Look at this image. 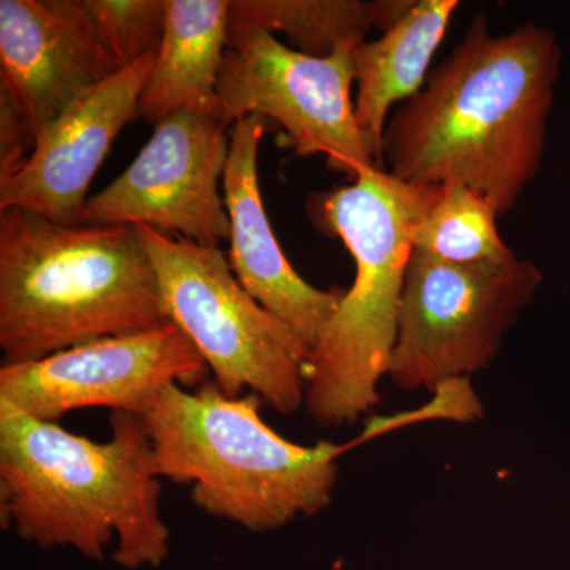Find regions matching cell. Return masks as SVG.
<instances>
[{"label": "cell", "instance_id": "cell-1", "mask_svg": "<svg viewBox=\"0 0 570 570\" xmlns=\"http://www.w3.org/2000/svg\"><path fill=\"white\" fill-rule=\"evenodd\" d=\"M561 62L550 29L527 22L493 36L478 14L425 88L390 118L389 174L415 186L469 187L498 216L509 213L542 165Z\"/></svg>", "mask_w": 570, "mask_h": 570}, {"label": "cell", "instance_id": "cell-2", "mask_svg": "<svg viewBox=\"0 0 570 570\" xmlns=\"http://www.w3.org/2000/svg\"><path fill=\"white\" fill-rule=\"evenodd\" d=\"M112 436L94 442L0 403V520L41 550L71 549L127 570L170 554L160 482L141 415L112 412Z\"/></svg>", "mask_w": 570, "mask_h": 570}, {"label": "cell", "instance_id": "cell-3", "mask_svg": "<svg viewBox=\"0 0 570 570\" xmlns=\"http://www.w3.org/2000/svg\"><path fill=\"white\" fill-rule=\"evenodd\" d=\"M171 324L137 225H61L0 212L2 365Z\"/></svg>", "mask_w": 570, "mask_h": 570}, {"label": "cell", "instance_id": "cell-4", "mask_svg": "<svg viewBox=\"0 0 570 570\" xmlns=\"http://www.w3.org/2000/svg\"><path fill=\"white\" fill-rule=\"evenodd\" d=\"M262 403L254 393L227 396L214 381L193 390L170 384L141 415L159 478L189 483L198 509L250 532L328 508L341 455L384 434L373 423L352 444H295L265 422Z\"/></svg>", "mask_w": 570, "mask_h": 570}, {"label": "cell", "instance_id": "cell-5", "mask_svg": "<svg viewBox=\"0 0 570 570\" xmlns=\"http://www.w3.org/2000/svg\"><path fill=\"white\" fill-rule=\"evenodd\" d=\"M441 187L400 181L371 168L347 186L313 195L309 214L326 235L343 239L355 279L326 322L306 366L307 414L321 428L354 423L379 404L387 376L412 238Z\"/></svg>", "mask_w": 570, "mask_h": 570}, {"label": "cell", "instance_id": "cell-6", "mask_svg": "<svg viewBox=\"0 0 570 570\" xmlns=\"http://www.w3.org/2000/svg\"><path fill=\"white\" fill-rule=\"evenodd\" d=\"M171 322L204 356L227 396L243 389L281 415L305 404L311 348L236 279L219 247L137 225Z\"/></svg>", "mask_w": 570, "mask_h": 570}, {"label": "cell", "instance_id": "cell-7", "mask_svg": "<svg viewBox=\"0 0 570 570\" xmlns=\"http://www.w3.org/2000/svg\"><path fill=\"white\" fill-rule=\"evenodd\" d=\"M542 273L519 257L460 265L412 249L387 376L401 390H428L487 370L530 305Z\"/></svg>", "mask_w": 570, "mask_h": 570}, {"label": "cell", "instance_id": "cell-8", "mask_svg": "<svg viewBox=\"0 0 570 570\" xmlns=\"http://www.w3.org/2000/svg\"><path fill=\"white\" fill-rule=\"evenodd\" d=\"M352 51L311 58L266 29L230 21L217 85L220 121L234 126L250 115L272 119L296 156H326L332 170L351 179L379 168L355 119Z\"/></svg>", "mask_w": 570, "mask_h": 570}, {"label": "cell", "instance_id": "cell-9", "mask_svg": "<svg viewBox=\"0 0 570 570\" xmlns=\"http://www.w3.org/2000/svg\"><path fill=\"white\" fill-rule=\"evenodd\" d=\"M209 366L171 324L102 337L37 362L0 367V403L56 422L77 409L108 407L142 415L167 385L197 389Z\"/></svg>", "mask_w": 570, "mask_h": 570}, {"label": "cell", "instance_id": "cell-10", "mask_svg": "<svg viewBox=\"0 0 570 570\" xmlns=\"http://www.w3.org/2000/svg\"><path fill=\"white\" fill-rule=\"evenodd\" d=\"M225 124L198 112H176L154 126L134 163L89 197L80 225H148L206 247L230 239L219 193L230 153Z\"/></svg>", "mask_w": 570, "mask_h": 570}, {"label": "cell", "instance_id": "cell-11", "mask_svg": "<svg viewBox=\"0 0 570 570\" xmlns=\"http://www.w3.org/2000/svg\"><path fill=\"white\" fill-rule=\"evenodd\" d=\"M121 70L82 0H0V94L36 140Z\"/></svg>", "mask_w": 570, "mask_h": 570}, {"label": "cell", "instance_id": "cell-12", "mask_svg": "<svg viewBox=\"0 0 570 570\" xmlns=\"http://www.w3.org/2000/svg\"><path fill=\"white\" fill-rule=\"evenodd\" d=\"M156 58L153 52L126 67L45 127L20 170L0 183V212L22 208L56 224L80 225L94 176L116 137L138 118Z\"/></svg>", "mask_w": 570, "mask_h": 570}, {"label": "cell", "instance_id": "cell-13", "mask_svg": "<svg viewBox=\"0 0 570 570\" xmlns=\"http://www.w3.org/2000/svg\"><path fill=\"white\" fill-rule=\"evenodd\" d=\"M265 119L246 116L232 127L223 189L230 219L228 264L247 294L302 337L313 351L343 298L306 283L285 257L269 224L258 184V149Z\"/></svg>", "mask_w": 570, "mask_h": 570}, {"label": "cell", "instance_id": "cell-14", "mask_svg": "<svg viewBox=\"0 0 570 570\" xmlns=\"http://www.w3.org/2000/svg\"><path fill=\"white\" fill-rule=\"evenodd\" d=\"M163 43L142 86L138 118L159 124L176 112L220 119L217 96L230 28L228 0H165Z\"/></svg>", "mask_w": 570, "mask_h": 570}, {"label": "cell", "instance_id": "cell-15", "mask_svg": "<svg viewBox=\"0 0 570 570\" xmlns=\"http://www.w3.org/2000/svg\"><path fill=\"white\" fill-rule=\"evenodd\" d=\"M459 6L456 0H419L395 28L352 51L355 119L381 170L389 112L393 105L409 102L425 88L431 61Z\"/></svg>", "mask_w": 570, "mask_h": 570}, {"label": "cell", "instance_id": "cell-16", "mask_svg": "<svg viewBox=\"0 0 570 570\" xmlns=\"http://www.w3.org/2000/svg\"><path fill=\"white\" fill-rule=\"evenodd\" d=\"M230 21L284 32L311 58L358 47L374 29L373 2L363 0H235Z\"/></svg>", "mask_w": 570, "mask_h": 570}, {"label": "cell", "instance_id": "cell-17", "mask_svg": "<svg viewBox=\"0 0 570 570\" xmlns=\"http://www.w3.org/2000/svg\"><path fill=\"white\" fill-rule=\"evenodd\" d=\"M497 209L464 186L441 187L436 204L417 225L412 249L449 264H505L515 253L499 235Z\"/></svg>", "mask_w": 570, "mask_h": 570}, {"label": "cell", "instance_id": "cell-18", "mask_svg": "<svg viewBox=\"0 0 570 570\" xmlns=\"http://www.w3.org/2000/svg\"><path fill=\"white\" fill-rule=\"evenodd\" d=\"M105 47L122 69L159 50L165 0H82Z\"/></svg>", "mask_w": 570, "mask_h": 570}, {"label": "cell", "instance_id": "cell-19", "mask_svg": "<svg viewBox=\"0 0 570 570\" xmlns=\"http://www.w3.org/2000/svg\"><path fill=\"white\" fill-rule=\"evenodd\" d=\"M36 146L31 127L9 97L0 94V183L11 178Z\"/></svg>", "mask_w": 570, "mask_h": 570}]
</instances>
